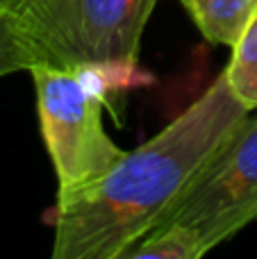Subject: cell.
Listing matches in <instances>:
<instances>
[{"label":"cell","mask_w":257,"mask_h":259,"mask_svg":"<svg viewBox=\"0 0 257 259\" xmlns=\"http://www.w3.org/2000/svg\"><path fill=\"white\" fill-rule=\"evenodd\" d=\"M209 44L235 46L257 9V0H180Z\"/></svg>","instance_id":"5b68a950"},{"label":"cell","mask_w":257,"mask_h":259,"mask_svg":"<svg viewBox=\"0 0 257 259\" xmlns=\"http://www.w3.org/2000/svg\"><path fill=\"white\" fill-rule=\"evenodd\" d=\"M223 73L237 98L250 112L257 109V9L232 46V59Z\"/></svg>","instance_id":"52a82bcc"},{"label":"cell","mask_w":257,"mask_h":259,"mask_svg":"<svg viewBox=\"0 0 257 259\" xmlns=\"http://www.w3.org/2000/svg\"><path fill=\"white\" fill-rule=\"evenodd\" d=\"M39 123L57 173L59 193L105 175L125 150L116 146L103 125L105 89L91 66H32Z\"/></svg>","instance_id":"3957f363"},{"label":"cell","mask_w":257,"mask_h":259,"mask_svg":"<svg viewBox=\"0 0 257 259\" xmlns=\"http://www.w3.org/2000/svg\"><path fill=\"white\" fill-rule=\"evenodd\" d=\"M205 246L200 239L185 225H159L153 232H148L141 241H137L130 250L125 252V259H144V257H157V259H198L205 255Z\"/></svg>","instance_id":"8992f818"},{"label":"cell","mask_w":257,"mask_h":259,"mask_svg":"<svg viewBox=\"0 0 257 259\" xmlns=\"http://www.w3.org/2000/svg\"><path fill=\"white\" fill-rule=\"evenodd\" d=\"M32 55L21 39L14 14H0V77L16 71H30Z\"/></svg>","instance_id":"ba28073f"},{"label":"cell","mask_w":257,"mask_h":259,"mask_svg":"<svg viewBox=\"0 0 257 259\" xmlns=\"http://www.w3.org/2000/svg\"><path fill=\"white\" fill-rule=\"evenodd\" d=\"M25 0H0V14H16Z\"/></svg>","instance_id":"9c48e42d"},{"label":"cell","mask_w":257,"mask_h":259,"mask_svg":"<svg viewBox=\"0 0 257 259\" xmlns=\"http://www.w3.org/2000/svg\"><path fill=\"white\" fill-rule=\"evenodd\" d=\"M157 0H25L14 14L32 66L135 64Z\"/></svg>","instance_id":"7a4b0ae2"},{"label":"cell","mask_w":257,"mask_h":259,"mask_svg":"<svg viewBox=\"0 0 257 259\" xmlns=\"http://www.w3.org/2000/svg\"><path fill=\"white\" fill-rule=\"evenodd\" d=\"M250 109L226 73L176 121L84 187L62 191L55 207V259H123L173 209Z\"/></svg>","instance_id":"6da1fadb"},{"label":"cell","mask_w":257,"mask_h":259,"mask_svg":"<svg viewBox=\"0 0 257 259\" xmlns=\"http://www.w3.org/2000/svg\"><path fill=\"white\" fill-rule=\"evenodd\" d=\"M255 219L257 116L248 114L200 168L159 225H185L209 252Z\"/></svg>","instance_id":"277c9868"}]
</instances>
